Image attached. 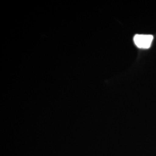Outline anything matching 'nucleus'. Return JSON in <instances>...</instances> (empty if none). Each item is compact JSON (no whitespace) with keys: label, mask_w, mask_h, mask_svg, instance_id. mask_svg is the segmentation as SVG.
<instances>
[{"label":"nucleus","mask_w":156,"mask_h":156,"mask_svg":"<svg viewBox=\"0 0 156 156\" xmlns=\"http://www.w3.org/2000/svg\"><path fill=\"white\" fill-rule=\"evenodd\" d=\"M153 36L151 35L136 34L134 36V42L135 45L140 49H148L151 47Z\"/></svg>","instance_id":"obj_1"}]
</instances>
